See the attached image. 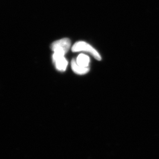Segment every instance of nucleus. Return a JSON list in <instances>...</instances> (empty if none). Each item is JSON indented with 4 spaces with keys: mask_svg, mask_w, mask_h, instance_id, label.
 <instances>
[{
    "mask_svg": "<svg viewBox=\"0 0 159 159\" xmlns=\"http://www.w3.org/2000/svg\"><path fill=\"white\" fill-rule=\"evenodd\" d=\"M72 52H77L83 51L90 54L96 60H101L99 53L90 44L84 41H78L75 43L72 47Z\"/></svg>",
    "mask_w": 159,
    "mask_h": 159,
    "instance_id": "f257e3e1",
    "label": "nucleus"
},
{
    "mask_svg": "<svg viewBox=\"0 0 159 159\" xmlns=\"http://www.w3.org/2000/svg\"><path fill=\"white\" fill-rule=\"evenodd\" d=\"M70 46V40L66 38L54 41L51 44V49L54 52L65 55L69 51Z\"/></svg>",
    "mask_w": 159,
    "mask_h": 159,
    "instance_id": "f03ea898",
    "label": "nucleus"
},
{
    "mask_svg": "<svg viewBox=\"0 0 159 159\" xmlns=\"http://www.w3.org/2000/svg\"><path fill=\"white\" fill-rule=\"evenodd\" d=\"M64 54L54 52L53 61L57 70L60 71H65L67 67L68 61Z\"/></svg>",
    "mask_w": 159,
    "mask_h": 159,
    "instance_id": "7ed1b4c3",
    "label": "nucleus"
},
{
    "mask_svg": "<svg viewBox=\"0 0 159 159\" xmlns=\"http://www.w3.org/2000/svg\"><path fill=\"white\" fill-rule=\"evenodd\" d=\"M71 68L72 70L78 75H85L89 71V67H83L79 66L77 63L76 60H72L71 61Z\"/></svg>",
    "mask_w": 159,
    "mask_h": 159,
    "instance_id": "20e7f679",
    "label": "nucleus"
},
{
    "mask_svg": "<svg viewBox=\"0 0 159 159\" xmlns=\"http://www.w3.org/2000/svg\"><path fill=\"white\" fill-rule=\"evenodd\" d=\"M76 61L78 65L83 67H89V64L90 62V59L87 55L83 54H81L79 55Z\"/></svg>",
    "mask_w": 159,
    "mask_h": 159,
    "instance_id": "39448f33",
    "label": "nucleus"
}]
</instances>
